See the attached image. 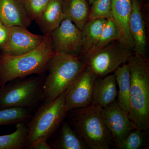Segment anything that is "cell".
<instances>
[{"mask_svg": "<svg viewBox=\"0 0 149 149\" xmlns=\"http://www.w3.org/2000/svg\"><path fill=\"white\" fill-rule=\"evenodd\" d=\"M44 35L42 44L26 53L18 55L0 53L1 88L15 79L45 74L47 63L56 52L51 33Z\"/></svg>", "mask_w": 149, "mask_h": 149, "instance_id": "1", "label": "cell"}, {"mask_svg": "<svg viewBox=\"0 0 149 149\" xmlns=\"http://www.w3.org/2000/svg\"><path fill=\"white\" fill-rule=\"evenodd\" d=\"M130 72V109L128 115L136 128H149V62L133 54L128 61Z\"/></svg>", "mask_w": 149, "mask_h": 149, "instance_id": "2", "label": "cell"}, {"mask_svg": "<svg viewBox=\"0 0 149 149\" xmlns=\"http://www.w3.org/2000/svg\"><path fill=\"white\" fill-rule=\"evenodd\" d=\"M86 67L82 59L77 54L56 52L47 63L48 74L43 83V102L53 101L64 93Z\"/></svg>", "mask_w": 149, "mask_h": 149, "instance_id": "3", "label": "cell"}, {"mask_svg": "<svg viewBox=\"0 0 149 149\" xmlns=\"http://www.w3.org/2000/svg\"><path fill=\"white\" fill-rule=\"evenodd\" d=\"M69 112L72 129L88 149L110 148L113 140L103 118L101 107L91 104Z\"/></svg>", "mask_w": 149, "mask_h": 149, "instance_id": "4", "label": "cell"}, {"mask_svg": "<svg viewBox=\"0 0 149 149\" xmlns=\"http://www.w3.org/2000/svg\"><path fill=\"white\" fill-rule=\"evenodd\" d=\"M44 75L19 78L0 88V109L11 107L29 109L42 100Z\"/></svg>", "mask_w": 149, "mask_h": 149, "instance_id": "5", "label": "cell"}, {"mask_svg": "<svg viewBox=\"0 0 149 149\" xmlns=\"http://www.w3.org/2000/svg\"><path fill=\"white\" fill-rule=\"evenodd\" d=\"M65 91L53 101L43 102L30 118L27 125L28 135L26 148L39 139L47 141L59 127L68 113Z\"/></svg>", "mask_w": 149, "mask_h": 149, "instance_id": "6", "label": "cell"}, {"mask_svg": "<svg viewBox=\"0 0 149 149\" xmlns=\"http://www.w3.org/2000/svg\"><path fill=\"white\" fill-rule=\"evenodd\" d=\"M133 54L119 40H115L82 59L97 77H102L114 72L120 65L128 62Z\"/></svg>", "mask_w": 149, "mask_h": 149, "instance_id": "7", "label": "cell"}, {"mask_svg": "<svg viewBox=\"0 0 149 149\" xmlns=\"http://www.w3.org/2000/svg\"><path fill=\"white\" fill-rule=\"evenodd\" d=\"M97 77L86 66L75 77L65 91V107L68 112L92 104L94 84Z\"/></svg>", "mask_w": 149, "mask_h": 149, "instance_id": "8", "label": "cell"}, {"mask_svg": "<svg viewBox=\"0 0 149 149\" xmlns=\"http://www.w3.org/2000/svg\"><path fill=\"white\" fill-rule=\"evenodd\" d=\"M102 114L116 148L132 130L136 128L128 113L119 106L116 100L102 108Z\"/></svg>", "mask_w": 149, "mask_h": 149, "instance_id": "9", "label": "cell"}, {"mask_svg": "<svg viewBox=\"0 0 149 149\" xmlns=\"http://www.w3.org/2000/svg\"><path fill=\"white\" fill-rule=\"evenodd\" d=\"M45 35L29 32L26 27L14 26L9 27L8 39L0 53L18 55L35 49L42 44Z\"/></svg>", "mask_w": 149, "mask_h": 149, "instance_id": "10", "label": "cell"}, {"mask_svg": "<svg viewBox=\"0 0 149 149\" xmlns=\"http://www.w3.org/2000/svg\"><path fill=\"white\" fill-rule=\"evenodd\" d=\"M51 34L56 52L79 56L81 44V30L70 19L65 17Z\"/></svg>", "mask_w": 149, "mask_h": 149, "instance_id": "11", "label": "cell"}, {"mask_svg": "<svg viewBox=\"0 0 149 149\" xmlns=\"http://www.w3.org/2000/svg\"><path fill=\"white\" fill-rule=\"evenodd\" d=\"M129 27L134 46V53L148 58V40L146 24L139 0H131Z\"/></svg>", "mask_w": 149, "mask_h": 149, "instance_id": "12", "label": "cell"}, {"mask_svg": "<svg viewBox=\"0 0 149 149\" xmlns=\"http://www.w3.org/2000/svg\"><path fill=\"white\" fill-rule=\"evenodd\" d=\"M0 19L8 27L19 26L27 28L32 22L22 0H0Z\"/></svg>", "mask_w": 149, "mask_h": 149, "instance_id": "13", "label": "cell"}, {"mask_svg": "<svg viewBox=\"0 0 149 149\" xmlns=\"http://www.w3.org/2000/svg\"><path fill=\"white\" fill-rule=\"evenodd\" d=\"M117 95L114 72L104 77H97L94 84L92 104L103 108L115 101Z\"/></svg>", "mask_w": 149, "mask_h": 149, "instance_id": "14", "label": "cell"}, {"mask_svg": "<svg viewBox=\"0 0 149 149\" xmlns=\"http://www.w3.org/2000/svg\"><path fill=\"white\" fill-rule=\"evenodd\" d=\"M107 19L89 20L81 30V44L79 56L81 58L90 55L98 42Z\"/></svg>", "mask_w": 149, "mask_h": 149, "instance_id": "15", "label": "cell"}, {"mask_svg": "<svg viewBox=\"0 0 149 149\" xmlns=\"http://www.w3.org/2000/svg\"><path fill=\"white\" fill-rule=\"evenodd\" d=\"M65 18L62 0H51L36 22L41 31L45 35L50 34L58 27Z\"/></svg>", "mask_w": 149, "mask_h": 149, "instance_id": "16", "label": "cell"}, {"mask_svg": "<svg viewBox=\"0 0 149 149\" xmlns=\"http://www.w3.org/2000/svg\"><path fill=\"white\" fill-rule=\"evenodd\" d=\"M65 17L82 30L89 20L90 4L88 0H62Z\"/></svg>", "mask_w": 149, "mask_h": 149, "instance_id": "17", "label": "cell"}, {"mask_svg": "<svg viewBox=\"0 0 149 149\" xmlns=\"http://www.w3.org/2000/svg\"><path fill=\"white\" fill-rule=\"evenodd\" d=\"M114 72L118 88L116 102L119 106L128 114L130 109L131 81L130 67L128 63L120 65Z\"/></svg>", "mask_w": 149, "mask_h": 149, "instance_id": "18", "label": "cell"}, {"mask_svg": "<svg viewBox=\"0 0 149 149\" xmlns=\"http://www.w3.org/2000/svg\"><path fill=\"white\" fill-rule=\"evenodd\" d=\"M14 132L0 136V149H22L27 146L28 130L25 122L15 124Z\"/></svg>", "mask_w": 149, "mask_h": 149, "instance_id": "19", "label": "cell"}, {"mask_svg": "<svg viewBox=\"0 0 149 149\" xmlns=\"http://www.w3.org/2000/svg\"><path fill=\"white\" fill-rule=\"evenodd\" d=\"M54 147L58 149H88L76 132L66 122L63 123Z\"/></svg>", "mask_w": 149, "mask_h": 149, "instance_id": "20", "label": "cell"}, {"mask_svg": "<svg viewBox=\"0 0 149 149\" xmlns=\"http://www.w3.org/2000/svg\"><path fill=\"white\" fill-rule=\"evenodd\" d=\"M32 117L29 109L25 108L11 107L0 109V126L26 122Z\"/></svg>", "mask_w": 149, "mask_h": 149, "instance_id": "21", "label": "cell"}, {"mask_svg": "<svg viewBox=\"0 0 149 149\" xmlns=\"http://www.w3.org/2000/svg\"><path fill=\"white\" fill-rule=\"evenodd\" d=\"M120 37L119 30L113 19H108L104 27L98 42L93 52L101 49L115 40L120 41Z\"/></svg>", "mask_w": 149, "mask_h": 149, "instance_id": "22", "label": "cell"}, {"mask_svg": "<svg viewBox=\"0 0 149 149\" xmlns=\"http://www.w3.org/2000/svg\"><path fill=\"white\" fill-rule=\"evenodd\" d=\"M145 130L135 128L116 148L118 149H139L145 146L148 142Z\"/></svg>", "mask_w": 149, "mask_h": 149, "instance_id": "23", "label": "cell"}, {"mask_svg": "<svg viewBox=\"0 0 149 149\" xmlns=\"http://www.w3.org/2000/svg\"><path fill=\"white\" fill-rule=\"evenodd\" d=\"M91 6L89 20L113 19L111 0H94Z\"/></svg>", "mask_w": 149, "mask_h": 149, "instance_id": "24", "label": "cell"}, {"mask_svg": "<svg viewBox=\"0 0 149 149\" xmlns=\"http://www.w3.org/2000/svg\"><path fill=\"white\" fill-rule=\"evenodd\" d=\"M27 15L31 21H37L51 0H22Z\"/></svg>", "mask_w": 149, "mask_h": 149, "instance_id": "25", "label": "cell"}, {"mask_svg": "<svg viewBox=\"0 0 149 149\" xmlns=\"http://www.w3.org/2000/svg\"><path fill=\"white\" fill-rule=\"evenodd\" d=\"M31 149H52V148L47 143V141L44 139H39L32 143L28 148Z\"/></svg>", "mask_w": 149, "mask_h": 149, "instance_id": "26", "label": "cell"}, {"mask_svg": "<svg viewBox=\"0 0 149 149\" xmlns=\"http://www.w3.org/2000/svg\"><path fill=\"white\" fill-rule=\"evenodd\" d=\"M9 27L4 24L0 27V52L8 39Z\"/></svg>", "mask_w": 149, "mask_h": 149, "instance_id": "27", "label": "cell"}, {"mask_svg": "<svg viewBox=\"0 0 149 149\" xmlns=\"http://www.w3.org/2000/svg\"><path fill=\"white\" fill-rule=\"evenodd\" d=\"M88 3H89V4L91 6V5L92 4V3H93V2L94 1V0H88Z\"/></svg>", "mask_w": 149, "mask_h": 149, "instance_id": "28", "label": "cell"}, {"mask_svg": "<svg viewBox=\"0 0 149 149\" xmlns=\"http://www.w3.org/2000/svg\"><path fill=\"white\" fill-rule=\"evenodd\" d=\"M3 24H4L1 21V19H0V27H1Z\"/></svg>", "mask_w": 149, "mask_h": 149, "instance_id": "29", "label": "cell"}, {"mask_svg": "<svg viewBox=\"0 0 149 149\" xmlns=\"http://www.w3.org/2000/svg\"><path fill=\"white\" fill-rule=\"evenodd\" d=\"M0 88H1V83H0Z\"/></svg>", "mask_w": 149, "mask_h": 149, "instance_id": "30", "label": "cell"}]
</instances>
